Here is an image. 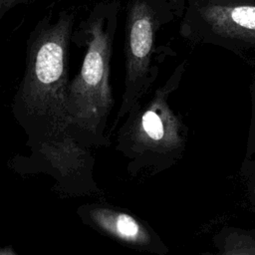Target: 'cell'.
Segmentation results:
<instances>
[{
  "instance_id": "7a4b0ae2",
  "label": "cell",
  "mask_w": 255,
  "mask_h": 255,
  "mask_svg": "<svg viewBox=\"0 0 255 255\" xmlns=\"http://www.w3.org/2000/svg\"><path fill=\"white\" fill-rule=\"evenodd\" d=\"M112 36L105 19H93L88 28L86 54L78 75L69 86V121L95 131L113 106L110 86Z\"/></svg>"
},
{
  "instance_id": "52a82bcc",
  "label": "cell",
  "mask_w": 255,
  "mask_h": 255,
  "mask_svg": "<svg viewBox=\"0 0 255 255\" xmlns=\"http://www.w3.org/2000/svg\"><path fill=\"white\" fill-rule=\"evenodd\" d=\"M20 1H22V0H1L0 1V13L7 11L9 8L13 7Z\"/></svg>"
},
{
  "instance_id": "277c9868",
  "label": "cell",
  "mask_w": 255,
  "mask_h": 255,
  "mask_svg": "<svg viewBox=\"0 0 255 255\" xmlns=\"http://www.w3.org/2000/svg\"><path fill=\"white\" fill-rule=\"evenodd\" d=\"M202 15L217 34L255 41V6H208Z\"/></svg>"
},
{
  "instance_id": "6da1fadb",
  "label": "cell",
  "mask_w": 255,
  "mask_h": 255,
  "mask_svg": "<svg viewBox=\"0 0 255 255\" xmlns=\"http://www.w3.org/2000/svg\"><path fill=\"white\" fill-rule=\"evenodd\" d=\"M73 17L64 14L31 39L18 97L28 112L69 121V43Z\"/></svg>"
},
{
  "instance_id": "8992f818",
  "label": "cell",
  "mask_w": 255,
  "mask_h": 255,
  "mask_svg": "<svg viewBox=\"0 0 255 255\" xmlns=\"http://www.w3.org/2000/svg\"><path fill=\"white\" fill-rule=\"evenodd\" d=\"M138 124L141 130L140 132L148 137V139L158 141L163 137V122L160 115L155 110V106H150L141 114Z\"/></svg>"
},
{
  "instance_id": "3957f363",
  "label": "cell",
  "mask_w": 255,
  "mask_h": 255,
  "mask_svg": "<svg viewBox=\"0 0 255 255\" xmlns=\"http://www.w3.org/2000/svg\"><path fill=\"white\" fill-rule=\"evenodd\" d=\"M153 37L154 20L150 8L143 2H134L127 18L125 92L119 118L125 116L136 101L139 86L148 71Z\"/></svg>"
},
{
  "instance_id": "5b68a950",
  "label": "cell",
  "mask_w": 255,
  "mask_h": 255,
  "mask_svg": "<svg viewBox=\"0 0 255 255\" xmlns=\"http://www.w3.org/2000/svg\"><path fill=\"white\" fill-rule=\"evenodd\" d=\"M92 221L108 234L117 239L131 244H140L146 241L147 236L131 215L106 207H95L90 211Z\"/></svg>"
},
{
  "instance_id": "9c48e42d",
  "label": "cell",
  "mask_w": 255,
  "mask_h": 255,
  "mask_svg": "<svg viewBox=\"0 0 255 255\" xmlns=\"http://www.w3.org/2000/svg\"><path fill=\"white\" fill-rule=\"evenodd\" d=\"M0 1H1V0H0Z\"/></svg>"
},
{
  "instance_id": "ba28073f",
  "label": "cell",
  "mask_w": 255,
  "mask_h": 255,
  "mask_svg": "<svg viewBox=\"0 0 255 255\" xmlns=\"http://www.w3.org/2000/svg\"><path fill=\"white\" fill-rule=\"evenodd\" d=\"M0 255H16L11 248H2L0 249Z\"/></svg>"
}]
</instances>
